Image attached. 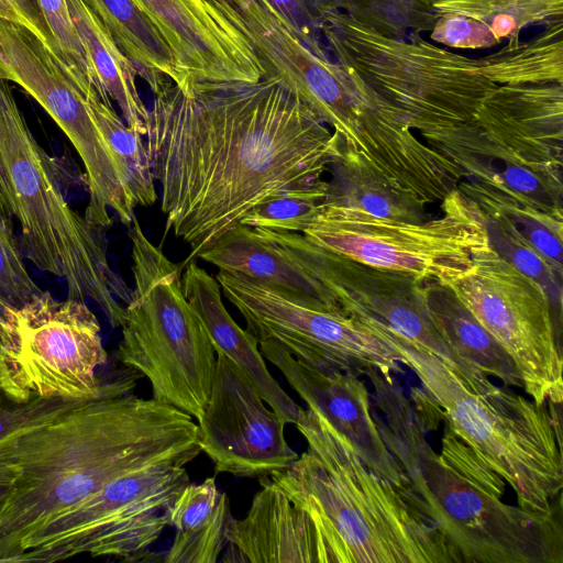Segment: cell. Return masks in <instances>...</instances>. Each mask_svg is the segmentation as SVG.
<instances>
[{"instance_id":"6da1fadb","label":"cell","mask_w":563,"mask_h":563,"mask_svg":"<svg viewBox=\"0 0 563 563\" xmlns=\"http://www.w3.org/2000/svg\"><path fill=\"white\" fill-rule=\"evenodd\" d=\"M154 96L145 148L165 232L190 246L181 268L263 200L322 179L341 154L339 137L277 74L197 82L188 93L169 81Z\"/></svg>"},{"instance_id":"7a4b0ae2","label":"cell","mask_w":563,"mask_h":563,"mask_svg":"<svg viewBox=\"0 0 563 563\" xmlns=\"http://www.w3.org/2000/svg\"><path fill=\"white\" fill-rule=\"evenodd\" d=\"M134 386L130 377L103 382L95 398L0 441V463L16 470L0 510V563H13L34 531L112 479L199 455L194 418L135 396Z\"/></svg>"},{"instance_id":"3957f363","label":"cell","mask_w":563,"mask_h":563,"mask_svg":"<svg viewBox=\"0 0 563 563\" xmlns=\"http://www.w3.org/2000/svg\"><path fill=\"white\" fill-rule=\"evenodd\" d=\"M307 450L268 477L317 530L323 563H462L431 521L316 409L295 424Z\"/></svg>"},{"instance_id":"277c9868","label":"cell","mask_w":563,"mask_h":563,"mask_svg":"<svg viewBox=\"0 0 563 563\" xmlns=\"http://www.w3.org/2000/svg\"><path fill=\"white\" fill-rule=\"evenodd\" d=\"M383 417L384 441L408 479L405 499L439 530L466 563H562L563 534L554 515L504 503L488 478L460 468L427 439V420L393 375L364 373Z\"/></svg>"},{"instance_id":"5b68a950","label":"cell","mask_w":563,"mask_h":563,"mask_svg":"<svg viewBox=\"0 0 563 563\" xmlns=\"http://www.w3.org/2000/svg\"><path fill=\"white\" fill-rule=\"evenodd\" d=\"M404 356L426 397L481 464L512 488L523 509L554 515L563 487L561 428L532 398L495 385L481 371L460 374L426 347L378 332Z\"/></svg>"},{"instance_id":"8992f818","label":"cell","mask_w":563,"mask_h":563,"mask_svg":"<svg viewBox=\"0 0 563 563\" xmlns=\"http://www.w3.org/2000/svg\"><path fill=\"white\" fill-rule=\"evenodd\" d=\"M0 207L19 224L23 256L65 280L68 298L91 299L121 327L133 295L111 268L103 227L68 202L53 158L40 146L9 81L0 78Z\"/></svg>"},{"instance_id":"52a82bcc","label":"cell","mask_w":563,"mask_h":563,"mask_svg":"<svg viewBox=\"0 0 563 563\" xmlns=\"http://www.w3.org/2000/svg\"><path fill=\"white\" fill-rule=\"evenodd\" d=\"M321 32L336 63L404 117L426 143L473 123L484 98L498 86L479 58L443 49L420 34L388 38L343 11L328 14Z\"/></svg>"},{"instance_id":"ba28073f","label":"cell","mask_w":563,"mask_h":563,"mask_svg":"<svg viewBox=\"0 0 563 563\" xmlns=\"http://www.w3.org/2000/svg\"><path fill=\"white\" fill-rule=\"evenodd\" d=\"M131 241L135 289L117 356L147 378L152 398L199 420L212 388L216 350L185 297L180 265L148 241L135 218Z\"/></svg>"},{"instance_id":"9c48e42d","label":"cell","mask_w":563,"mask_h":563,"mask_svg":"<svg viewBox=\"0 0 563 563\" xmlns=\"http://www.w3.org/2000/svg\"><path fill=\"white\" fill-rule=\"evenodd\" d=\"M440 211L408 222L324 202L302 235L358 263L446 284L470 269L489 241L478 206L459 188L440 202Z\"/></svg>"},{"instance_id":"30bf717a","label":"cell","mask_w":563,"mask_h":563,"mask_svg":"<svg viewBox=\"0 0 563 563\" xmlns=\"http://www.w3.org/2000/svg\"><path fill=\"white\" fill-rule=\"evenodd\" d=\"M107 361L100 323L85 301L42 291L0 310V389L12 401L92 399Z\"/></svg>"},{"instance_id":"8fae6325","label":"cell","mask_w":563,"mask_h":563,"mask_svg":"<svg viewBox=\"0 0 563 563\" xmlns=\"http://www.w3.org/2000/svg\"><path fill=\"white\" fill-rule=\"evenodd\" d=\"M190 483L185 466L163 463L121 475L34 531L13 563L57 562L88 553L135 562L169 526Z\"/></svg>"},{"instance_id":"7c38bea8","label":"cell","mask_w":563,"mask_h":563,"mask_svg":"<svg viewBox=\"0 0 563 563\" xmlns=\"http://www.w3.org/2000/svg\"><path fill=\"white\" fill-rule=\"evenodd\" d=\"M216 278L258 343L275 341L301 363L387 376L405 364L388 340L340 308L239 274L219 271Z\"/></svg>"},{"instance_id":"4fadbf2b","label":"cell","mask_w":563,"mask_h":563,"mask_svg":"<svg viewBox=\"0 0 563 563\" xmlns=\"http://www.w3.org/2000/svg\"><path fill=\"white\" fill-rule=\"evenodd\" d=\"M443 285L514 358L523 390L540 405H561L562 350L544 289L490 244L476 255L470 269Z\"/></svg>"},{"instance_id":"5bb4252c","label":"cell","mask_w":563,"mask_h":563,"mask_svg":"<svg viewBox=\"0 0 563 563\" xmlns=\"http://www.w3.org/2000/svg\"><path fill=\"white\" fill-rule=\"evenodd\" d=\"M276 243L301 257L323 285L329 303L374 331L420 344L460 373L477 368L462 360L435 328L423 282L338 255L296 232L265 230Z\"/></svg>"},{"instance_id":"9a60e30c","label":"cell","mask_w":563,"mask_h":563,"mask_svg":"<svg viewBox=\"0 0 563 563\" xmlns=\"http://www.w3.org/2000/svg\"><path fill=\"white\" fill-rule=\"evenodd\" d=\"M216 355L210 397L198 420L201 452L216 473L260 478L288 467L298 453L285 438L287 423L231 360Z\"/></svg>"},{"instance_id":"2e32d148","label":"cell","mask_w":563,"mask_h":563,"mask_svg":"<svg viewBox=\"0 0 563 563\" xmlns=\"http://www.w3.org/2000/svg\"><path fill=\"white\" fill-rule=\"evenodd\" d=\"M0 78L18 84L43 107L70 140L86 172H100L111 163L74 74L2 0Z\"/></svg>"},{"instance_id":"e0dca14e","label":"cell","mask_w":563,"mask_h":563,"mask_svg":"<svg viewBox=\"0 0 563 563\" xmlns=\"http://www.w3.org/2000/svg\"><path fill=\"white\" fill-rule=\"evenodd\" d=\"M169 47L184 93L197 82L267 75L249 38L210 0H133Z\"/></svg>"},{"instance_id":"ac0fdd59","label":"cell","mask_w":563,"mask_h":563,"mask_svg":"<svg viewBox=\"0 0 563 563\" xmlns=\"http://www.w3.org/2000/svg\"><path fill=\"white\" fill-rule=\"evenodd\" d=\"M258 347L307 406L352 443L372 471L396 486L402 496L409 492L408 479L384 441L371 394L360 375L301 363L275 341L261 342Z\"/></svg>"},{"instance_id":"d6986e66","label":"cell","mask_w":563,"mask_h":563,"mask_svg":"<svg viewBox=\"0 0 563 563\" xmlns=\"http://www.w3.org/2000/svg\"><path fill=\"white\" fill-rule=\"evenodd\" d=\"M475 123L521 159L562 174V84L498 85L482 101Z\"/></svg>"},{"instance_id":"ffe728a7","label":"cell","mask_w":563,"mask_h":563,"mask_svg":"<svg viewBox=\"0 0 563 563\" xmlns=\"http://www.w3.org/2000/svg\"><path fill=\"white\" fill-rule=\"evenodd\" d=\"M247 514L232 518L223 562L323 563L321 543L309 515L268 477H260Z\"/></svg>"},{"instance_id":"44dd1931","label":"cell","mask_w":563,"mask_h":563,"mask_svg":"<svg viewBox=\"0 0 563 563\" xmlns=\"http://www.w3.org/2000/svg\"><path fill=\"white\" fill-rule=\"evenodd\" d=\"M185 267L183 291L201 319L216 352L227 356L244 373L266 405L286 423L296 424L305 409L273 377L256 339L230 316L217 278L194 261Z\"/></svg>"},{"instance_id":"7402d4cb","label":"cell","mask_w":563,"mask_h":563,"mask_svg":"<svg viewBox=\"0 0 563 563\" xmlns=\"http://www.w3.org/2000/svg\"><path fill=\"white\" fill-rule=\"evenodd\" d=\"M232 516L229 497L216 477L188 484L176 499L169 526L176 533L166 563H214L228 541Z\"/></svg>"},{"instance_id":"603a6c76","label":"cell","mask_w":563,"mask_h":563,"mask_svg":"<svg viewBox=\"0 0 563 563\" xmlns=\"http://www.w3.org/2000/svg\"><path fill=\"white\" fill-rule=\"evenodd\" d=\"M67 3L92 70L98 95L102 100L115 101L126 125L144 136L148 108L137 89L135 66L81 0H67Z\"/></svg>"},{"instance_id":"cb8c5ba5","label":"cell","mask_w":563,"mask_h":563,"mask_svg":"<svg viewBox=\"0 0 563 563\" xmlns=\"http://www.w3.org/2000/svg\"><path fill=\"white\" fill-rule=\"evenodd\" d=\"M432 321L449 346L465 362L507 387L523 389V379L514 358L477 321L446 286L423 282Z\"/></svg>"},{"instance_id":"d4e9b609","label":"cell","mask_w":563,"mask_h":563,"mask_svg":"<svg viewBox=\"0 0 563 563\" xmlns=\"http://www.w3.org/2000/svg\"><path fill=\"white\" fill-rule=\"evenodd\" d=\"M109 31L154 95L172 81L179 86L172 52L133 0H81Z\"/></svg>"},{"instance_id":"484cf974","label":"cell","mask_w":563,"mask_h":563,"mask_svg":"<svg viewBox=\"0 0 563 563\" xmlns=\"http://www.w3.org/2000/svg\"><path fill=\"white\" fill-rule=\"evenodd\" d=\"M328 172L331 179L328 180L325 203L396 221L421 222L430 218L427 205L342 148Z\"/></svg>"},{"instance_id":"4316f807","label":"cell","mask_w":563,"mask_h":563,"mask_svg":"<svg viewBox=\"0 0 563 563\" xmlns=\"http://www.w3.org/2000/svg\"><path fill=\"white\" fill-rule=\"evenodd\" d=\"M563 21L545 24L529 40L508 38L498 51L481 57L496 85L556 82L563 85Z\"/></svg>"},{"instance_id":"83f0119b","label":"cell","mask_w":563,"mask_h":563,"mask_svg":"<svg viewBox=\"0 0 563 563\" xmlns=\"http://www.w3.org/2000/svg\"><path fill=\"white\" fill-rule=\"evenodd\" d=\"M457 188L474 201L481 211L504 219L562 276L563 220L561 214L545 210L528 199L473 183L462 180Z\"/></svg>"},{"instance_id":"f1b7e54d","label":"cell","mask_w":563,"mask_h":563,"mask_svg":"<svg viewBox=\"0 0 563 563\" xmlns=\"http://www.w3.org/2000/svg\"><path fill=\"white\" fill-rule=\"evenodd\" d=\"M89 113L106 141L123 184L135 207H150L157 199L154 176L142 135L126 125L92 88L86 95Z\"/></svg>"},{"instance_id":"f546056e","label":"cell","mask_w":563,"mask_h":563,"mask_svg":"<svg viewBox=\"0 0 563 563\" xmlns=\"http://www.w3.org/2000/svg\"><path fill=\"white\" fill-rule=\"evenodd\" d=\"M70 69L87 95L96 81L67 0H2Z\"/></svg>"},{"instance_id":"4dcf8cb0","label":"cell","mask_w":563,"mask_h":563,"mask_svg":"<svg viewBox=\"0 0 563 563\" xmlns=\"http://www.w3.org/2000/svg\"><path fill=\"white\" fill-rule=\"evenodd\" d=\"M328 180L285 189L256 205L239 223L280 232H303L322 209Z\"/></svg>"},{"instance_id":"1f68e13d","label":"cell","mask_w":563,"mask_h":563,"mask_svg":"<svg viewBox=\"0 0 563 563\" xmlns=\"http://www.w3.org/2000/svg\"><path fill=\"white\" fill-rule=\"evenodd\" d=\"M481 212L493 250L544 289L553 309L554 321L558 318V322L561 323L562 276L504 219L493 213Z\"/></svg>"},{"instance_id":"d6a6232c","label":"cell","mask_w":563,"mask_h":563,"mask_svg":"<svg viewBox=\"0 0 563 563\" xmlns=\"http://www.w3.org/2000/svg\"><path fill=\"white\" fill-rule=\"evenodd\" d=\"M343 12L393 40L430 32L440 16L421 0H347Z\"/></svg>"},{"instance_id":"836d02e7","label":"cell","mask_w":563,"mask_h":563,"mask_svg":"<svg viewBox=\"0 0 563 563\" xmlns=\"http://www.w3.org/2000/svg\"><path fill=\"white\" fill-rule=\"evenodd\" d=\"M440 14L455 13L483 21L500 14L517 18L522 27L548 24L563 16V0H421Z\"/></svg>"},{"instance_id":"e575fe53","label":"cell","mask_w":563,"mask_h":563,"mask_svg":"<svg viewBox=\"0 0 563 563\" xmlns=\"http://www.w3.org/2000/svg\"><path fill=\"white\" fill-rule=\"evenodd\" d=\"M42 291L26 269L13 220L0 207V299L19 307Z\"/></svg>"},{"instance_id":"d590c367","label":"cell","mask_w":563,"mask_h":563,"mask_svg":"<svg viewBox=\"0 0 563 563\" xmlns=\"http://www.w3.org/2000/svg\"><path fill=\"white\" fill-rule=\"evenodd\" d=\"M84 401L86 400L49 397L15 402L0 389V441L15 431L45 422Z\"/></svg>"},{"instance_id":"8d00e7d4","label":"cell","mask_w":563,"mask_h":563,"mask_svg":"<svg viewBox=\"0 0 563 563\" xmlns=\"http://www.w3.org/2000/svg\"><path fill=\"white\" fill-rule=\"evenodd\" d=\"M430 37L443 45L462 48H488L500 43L489 22L455 13L440 14Z\"/></svg>"},{"instance_id":"74e56055","label":"cell","mask_w":563,"mask_h":563,"mask_svg":"<svg viewBox=\"0 0 563 563\" xmlns=\"http://www.w3.org/2000/svg\"><path fill=\"white\" fill-rule=\"evenodd\" d=\"M314 53L330 56L322 42L323 20L312 0H266Z\"/></svg>"},{"instance_id":"f35d334b","label":"cell","mask_w":563,"mask_h":563,"mask_svg":"<svg viewBox=\"0 0 563 563\" xmlns=\"http://www.w3.org/2000/svg\"><path fill=\"white\" fill-rule=\"evenodd\" d=\"M16 475L13 466L0 463V510L2 509Z\"/></svg>"},{"instance_id":"ab89813d","label":"cell","mask_w":563,"mask_h":563,"mask_svg":"<svg viewBox=\"0 0 563 563\" xmlns=\"http://www.w3.org/2000/svg\"><path fill=\"white\" fill-rule=\"evenodd\" d=\"M4 305H7V303L0 299V310L2 309V307H3Z\"/></svg>"}]
</instances>
